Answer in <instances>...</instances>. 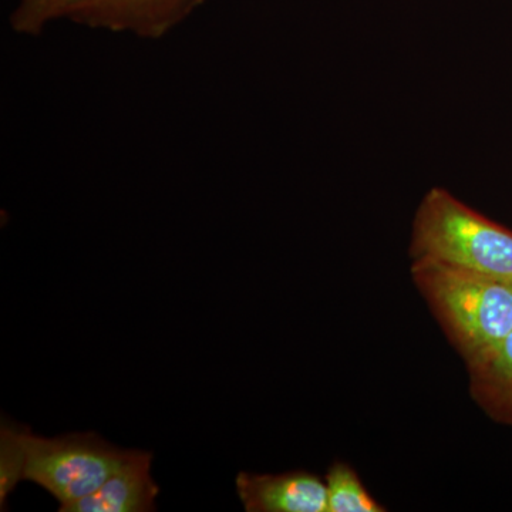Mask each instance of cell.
<instances>
[{
  "label": "cell",
  "mask_w": 512,
  "mask_h": 512,
  "mask_svg": "<svg viewBox=\"0 0 512 512\" xmlns=\"http://www.w3.org/2000/svg\"><path fill=\"white\" fill-rule=\"evenodd\" d=\"M410 252L414 262H436L512 285V231L443 188H433L421 201Z\"/></svg>",
  "instance_id": "1"
},
{
  "label": "cell",
  "mask_w": 512,
  "mask_h": 512,
  "mask_svg": "<svg viewBox=\"0 0 512 512\" xmlns=\"http://www.w3.org/2000/svg\"><path fill=\"white\" fill-rule=\"evenodd\" d=\"M413 279L466 362L512 333V285L464 269L416 261Z\"/></svg>",
  "instance_id": "2"
},
{
  "label": "cell",
  "mask_w": 512,
  "mask_h": 512,
  "mask_svg": "<svg viewBox=\"0 0 512 512\" xmlns=\"http://www.w3.org/2000/svg\"><path fill=\"white\" fill-rule=\"evenodd\" d=\"M22 439L26 451L23 481L45 488L60 508L94 493L131 453L92 433L45 439L22 429Z\"/></svg>",
  "instance_id": "3"
},
{
  "label": "cell",
  "mask_w": 512,
  "mask_h": 512,
  "mask_svg": "<svg viewBox=\"0 0 512 512\" xmlns=\"http://www.w3.org/2000/svg\"><path fill=\"white\" fill-rule=\"evenodd\" d=\"M204 0H62L57 19L90 29L163 39Z\"/></svg>",
  "instance_id": "4"
},
{
  "label": "cell",
  "mask_w": 512,
  "mask_h": 512,
  "mask_svg": "<svg viewBox=\"0 0 512 512\" xmlns=\"http://www.w3.org/2000/svg\"><path fill=\"white\" fill-rule=\"evenodd\" d=\"M237 491L248 512H326V483L308 471L269 476L241 473Z\"/></svg>",
  "instance_id": "5"
},
{
  "label": "cell",
  "mask_w": 512,
  "mask_h": 512,
  "mask_svg": "<svg viewBox=\"0 0 512 512\" xmlns=\"http://www.w3.org/2000/svg\"><path fill=\"white\" fill-rule=\"evenodd\" d=\"M153 454L131 450L130 456L100 488L60 512H150L160 488L151 477Z\"/></svg>",
  "instance_id": "6"
},
{
  "label": "cell",
  "mask_w": 512,
  "mask_h": 512,
  "mask_svg": "<svg viewBox=\"0 0 512 512\" xmlns=\"http://www.w3.org/2000/svg\"><path fill=\"white\" fill-rule=\"evenodd\" d=\"M467 365L477 402L494 419L512 426V333Z\"/></svg>",
  "instance_id": "7"
},
{
  "label": "cell",
  "mask_w": 512,
  "mask_h": 512,
  "mask_svg": "<svg viewBox=\"0 0 512 512\" xmlns=\"http://www.w3.org/2000/svg\"><path fill=\"white\" fill-rule=\"evenodd\" d=\"M328 507L326 512H382L384 507L377 503L355 470L348 464L335 463L326 476Z\"/></svg>",
  "instance_id": "8"
},
{
  "label": "cell",
  "mask_w": 512,
  "mask_h": 512,
  "mask_svg": "<svg viewBox=\"0 0 512 512\" xmlns=\"http://www.w3.org/2000/svg\"><path fill=\"white\" fill-rule=\"evenodd\" d=\"M26 466L25 444L22 429L10 424H2L0 431V501L5 507L6 498L23 480Z\"/></svg>",
  "instance_id": "9"
},
{
  "label": "cell",
  "mask_w": 512,
  "mask_h": 512,
  "mask_svg": "<svg viewBox=\"0 0 512 512\" xmlns=\"http://www.w3.org/2000/svg\"><path fill=\"white\" fill-rule=\"evenodd\" d=\"M62 0H19L10 15L13 32L25 36L42 35L50 22L57 19Z\"/></svg>",
  "instance_id": "10"
}]
</instances>
